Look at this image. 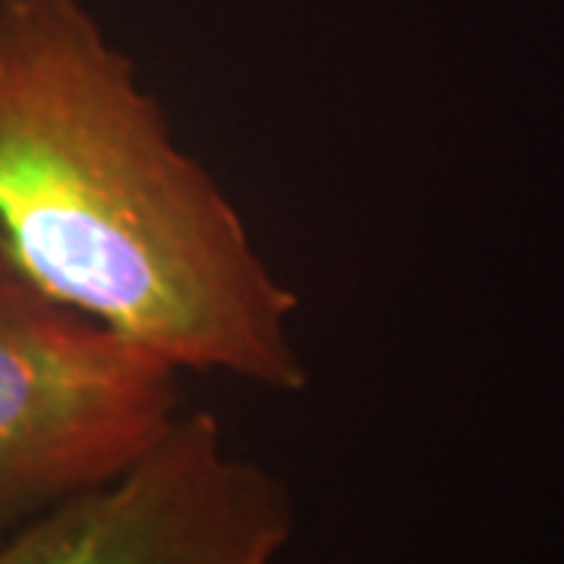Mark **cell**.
<instances>
[{
	"instance_id": "obj_3",
	"label": "cell",
	"mask_w": 564,
	"mask_h": 564,
	"mask_svg": "<svg viewBox=\"0 0 564 564\" xmlns=\"http://www.w3.org/2000/svg\"><path fill=\"white\" fill-rule=\"evenodd\" d=\"M295 533L292 489L182 411L139 462L54 505L0 543V564H276Z\"/></svg>"
},
{
	"instance_id": "obj_1",
	"label": "cell",
	"mask_w": 564,
	"mask_h": 564,
	"mask_svg": "<svg viewBox=\"0 0 564 564\" xmlns=\"http://www.w3.org/2000/svg\"><path fill=\"white\" fill-rule=\"evenodd\" d=\"M0 242L182 373L302 392L299 295L82 0H0Z\"/></svg>"
},
{
	"instance_id": "obj_2",
	"label": "cell",
	"mask_w": 564,
	"mask_h": 564,
	"mask_svg": "<svg viewBox=\"0 0 564 564\" xmlns=\"http://www.w3.org/2000/svg\"><path fill=\"white\" fill-rule=\"evenodd\" d=\"M182 377L41 292L0 242V543L139 462L185 411Z\"/></svg>"
}]
</instances>
